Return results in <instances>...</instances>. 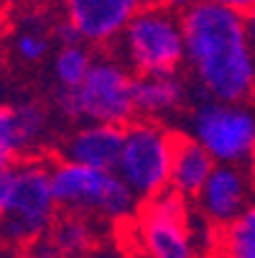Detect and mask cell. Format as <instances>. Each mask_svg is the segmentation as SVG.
I'll list each match as a JSON object with an SVG mask.
<instances>
[{"instance_id":"obj_1","label":"cell","mask_w":255,"mask_h":258,"mask_svg":"<svg viewBox=\"0 0 255 258\" xmlns=\"http://www.w3.org/2000/svg\"><path fill=\"white\" fill-rule=\"evenodd\" d=\"M187 64L199 82V95L220 102L255 97V51L245 36V16L202 0L181 16Z\"/></svg>"},{"instance_id":"obj_2","label":"cell","mask_w":255,"mask_h":258,"mask_svg":"<svg viewBox=\"0 0 255 258\" xmlns=\"http://www.w3.org/2000/svg\"><path fill=\"white\" fill-rule=\"evenodd\" d=\"M133 82L135 75L118 59L95 56L87 80L74 87L54 92V110L77 123H100V125H118L128 128L135 115L133 100Z\"/></svg>"},{"instance_id":"obj_3","label":"cell","mask_w":255,"mask_h":258,"mask_svg":"<svg viewBox=\"0 0 255 258\" xmlns=\"http://www.w3.org/2000/svg\"><path fill=\"white\" fill-rule=\"evenodd\" d=\"M51 166L41 159H23L8 171L6 215L0 223V240L26 248L44 238L59 220Z\"/></svg>"},{"instance_id":"obj_4","label":"cell","mask_w":255,"mask_h":258,"mask_svg":"<svg viewBox=\"0 0 255 258\" xmlns=\"http://www.w3.org/2000/svg\"><path fill=\"white\" fill-rule=\"evenodd\" d=\"M118 41L125 67L135 77H171L187 61L181 16L161 3L143 8Z\"/></svg>"},{"instance_id":"obj_5","label":"cell","mask_w":255,"mask_h":258,"mask_svg":"<svg viewBox=\"0 0 255 258\" xmlns=\"http://www.w3.org/2000/svg\"><path fill=\"white\" fill-rule=\"evenodd\" d=\"M51 181L56 202L66 212L120 223L133 220L140 210L138 195L118 176V171H100L59 159L51 166Z\"/></svg>"},{"instance_id":"obj_6","label":"cell","mask_w":255,"mask_h":258,"mask_svg":"<svg viewBox=\"0 0 255 258\" xmlns=\"http://www.w3.org/2000/svg\"><path fill=\"white\" fill-rule=\"evenodd\" d=\"M189 136L217 164L252 166L255 107L250 102H220L199 97L189 115Z\"/></svg>"},{"instance_id":"obj_7","label":"cell","mask_w":255,"mask_h":258,"mask_svg":"<svg viewBox=\"0 0 255 258\" xmlns=\"http://www.w3.org/2000/svg\"><path fill=\"white\" fill-rule=\"evenodd\" d=\"M176 131L158 120L135 118L125 128V141L118 161V176L138 195V200H153L171 187Z\"/></svg>"},{"instance_id":"obj_8","label":"cell","mask_w":255,"mask_h":258,"mask_svg":"<svg viewBox=\"0 0 255 258\" xmlns=\"http://www.w3.org/2000/svg\"><path fill=\"white\" fill-rule=\"evenodd\" d=\"M133 223L138 248L145 258H199L189 200L176 189L168 187L153 200H145Z\"/></svg>"},{"instance_id":"obj_9","label":"cell","mask_w":255,"mask_h":258,"mask_svg":"<svg viewBox=\"0 0 255 258\" xmlns=\"http://www.w3.org/2000/svg\"><path fill=\"white\" fill-rule=\"evenodd\" d=\"M252 192H255V176L250 166L217 164L194 202L204 223L220 230L230 225L232 220H237L255 202Z\"/></svg>"},{"instance_id":"obj_10","label":"cell","mask_w":255,"mask_h":258,"mask_svg":"<svg viewBox=\"0 0 255 258\" xmlns=\"http://www.w3.org/2000/svg\"><path fill=\"white\" fill-rule=\"evenodd\" d=\"M158 0H66L64 21L74 26L82 44L105 46L118 41L128 23Z\"/></svg>"},{"instance_id":"obj_11","label":"cell","mask_w":255,"mask_h":258,"mask_svg":"<svg viewBox=\"0 0 255 258\" xmlns=\"http://www.w3.org/2000/svg\"><path fill=\"white\" fill-rule=\"evenodd\" d=\"M125 141V128L87 123L71 133L61 146V161H71L79 166L115 171Z\"/></svg>"},{"instance_id":"obj_12","label":"cell","mask_w":255,"mask_h":258,"mask_svg":"<svg viewBox=\"0 0 255 258\" xmlns=\"http://www.w3.org/2000/svg\"><path fill=\"white\" fill-rule=\"evenodd\" d=\"M214 166H217V161L189 133L176 131L174 161H171V189H176L187 200H197L199 192L204 189L207 179L212 176Z\"/></svg>"},{"instance_id":"obj_13","label":"cell","mask_w":255,"mask_h":258,"mask_svg":"<svg viewBox=\"0 0 255 258\" xmlns=\"http://www.w3.org/2000/svg\"><path fill=\"white\" fill-rule=\"evenodd\" d=\"M135 115L143 120H158L166 113H174L187 100V85L176 75L171 77H135L133 82Z\"/></svg>"},{"instance_id":"obj_14","label":"cell","mask_w":255,"mask_h":258,"mask_svg":"<svg viewBox=\"0 0 255 258\" xmlns=\"http://www.w3.org/2000/svg\"><path fill=\"white\" fill-rule=\"evenodd\" d=\"M51 240L56 243L61 258H84L95 250V225L90 223V217L64 212L49 230Z\"/></svg>"},{"instance_id":"obj_15","label":"cell","mask_w":255,"mask_h":258,"mask_svg":"<svg viewBox=\"0 0 255 258\" xmlns=\"http://www.w3.org/2000/svg\"><path fill=\"white\" fill-rule=\"evenodd\" d=\"M214 258H255V202L214 233Z\"/></svg>"},{"instance_id":"obj_16","label":"cell","mask_w":255,"mask_h":258,"mask_svg":"<svg viewBox=\"0 0 255 258\" xmlns=\"http://www.w3.org/2000/svg\"><path fill=\"white\" fill-rule=\"evenodd\" d=\"M13 113H16V123H18V136H21L23 154L36 151L46 141V136L51 131L49 110L41 102L23 100V102H13Z\"/></svg>"},{"instance_id":"obj_17","label":"cell","mask_w":255,"mask_h":258,"mask_svg":"<svg viewBox=\"0 0 255 258\" xmlns=\"http://www.w3.org/2000/svg\"><path fill=\"white\" fill-rule=\"evenodd\" d=\"M95 64V54L87 49V44H77V46H61L54 56V77L56 85L64 90H74L79 87L90 69Z\"/></svg>"},{"instance_id":"obj_18","label":"cell","mask_w":255,"mask_h":258,"mask_svg":"<svg viewBox=\"0 0 255 258\" xmlns=\"http://www.w3.org/2000/svg\"><path fill=\"white\" fill-rule=\"evenodd\" d=\"M23 156V146L18 136V123L13 105L0 102V174L11 171Z\"/></svg>"},{"instance_id":"obj_19","label":"cell","mask_w":255,"mask_h":258,"mask_svg":"<svg viewBox=\"0 0 255 258\" xmlns=\"http://www.w3.org/2000/svg\"><path fill=\"white\" fill-rule=\"evenodd\" d=\"M13 46H16V54L23 61H41L49 54V49H51V39L39 26H28V28H23L16 36Z\"/></svg>"},{"instance_id":"obj_20","label":"cell","mask_w":255,"mask_h":258,"mask_svg":"<svg viewBox=\"0 0 255 258\" xmlns=\"http://www.w3.org/2000/svg\"><path fill=\"white\" fill-rule=\"evenodd\" d=\"M23 258H61V253H59L56 243L51 240V235L46 233L44 238L33 240L31 245L23 248Z\"/></svg>"},{"instance_id":"obj_21","label":"cell","mask_w":255,"mask_h":258,"mask_svg":"<svg viewBox=\"0 0 255 258\" xmlns=\"http://www.w3.org/2000/svg\"><path fill=\"white\" fill-rule=\"evenodd\" d=\"M212 3L222 6V8H227V11H235V13H240V16H247V13L255 11V0H212Z\"/></svg>"},{"instance_id":"obj_22","label":"cell","mask_w":255,"mask_h":258,"mask_svg":"<svg viewBox=\"0 0 255 258\" xmlns=\"http://www.w3.org/2000/svg\"><path fill=\"white\" fill-rule=\"evenodd\" d=\"M161 6H166L168 11H174V13H179V16H184V13H189L194 6H199L202 0H158Z\"/></svg>"},{"instance_id":"obj_23","label":"cell","mask_w":255,"mask_h":258,"mask_svg":"<svg viewBox=\"0 0 255 258\" xmlns=\"http://www.w3.org/2000/svg\"><path fill=\"white\" fill-rule=\"evenodd\" d=\"M245 36H247V44L255 51V11L245 16Z\"/></svg>"},{"instance_id":"obj_24","label":"cell","mask_w":255,"mask_h":258,"mask_svg":"<svg viewBox=\"0 0 255 258\" xmlns=\"http://www.w3.org/2000/svg\"><path fill=\"white\" fill-rule=\"evenodd\" d=\"M6 197H8V171L0 174V223H3L6 215Z\"/></svg>"},{"instance_id":"obj_25","label":"cell","mask_w":255,"mask_h":258,"mask_svg":"<svg viewBox=\"0 0 255 258\" xmlns=\"http://www.w3.org/2000/svg\"><path fill=\"white\" fill-rule=\"evenodd\" d=\"M36 3H41V6H64L66 0H36Z\"/></svg>"},{"instance_id":"obj_26","label":"cell","mask_w":255,"mask_h":258,"mask_svg":"<svg viewBox=\"0 0 255 258\" xmlns=\"http://www.w3.org/2000/svg\"><path fill=\"white\" fill-rule=\"evenodd\" d=\"M250 169H252V176H255V159H252V166Z\"/></svg>"},{"instance_id":"obj_27","label":"cell","mask_w":255,"mask_h":258,"mask_svg":"<svg viewBox=\"0 0 255 258\" xmlns=\"http://www.w3.org/2000/svg\"><path fill=\"white\" fill-rule=\"evenodd\" d=\"M8 3H18V0H8Z\"/></svg>"},{"instance_id":"obj_28","label":"cell","mask_w":255,"mask_h":258,"mask_svg":"<svg viewBox=\"0 0 255 258\" xmlns=\"http://www.w3.org/2000/svg\"><path fill=\"white\" fill-rule=\"evenodd\" d=\"M0 8H3V0H0Z\"/></svg>"}]
</instances>
